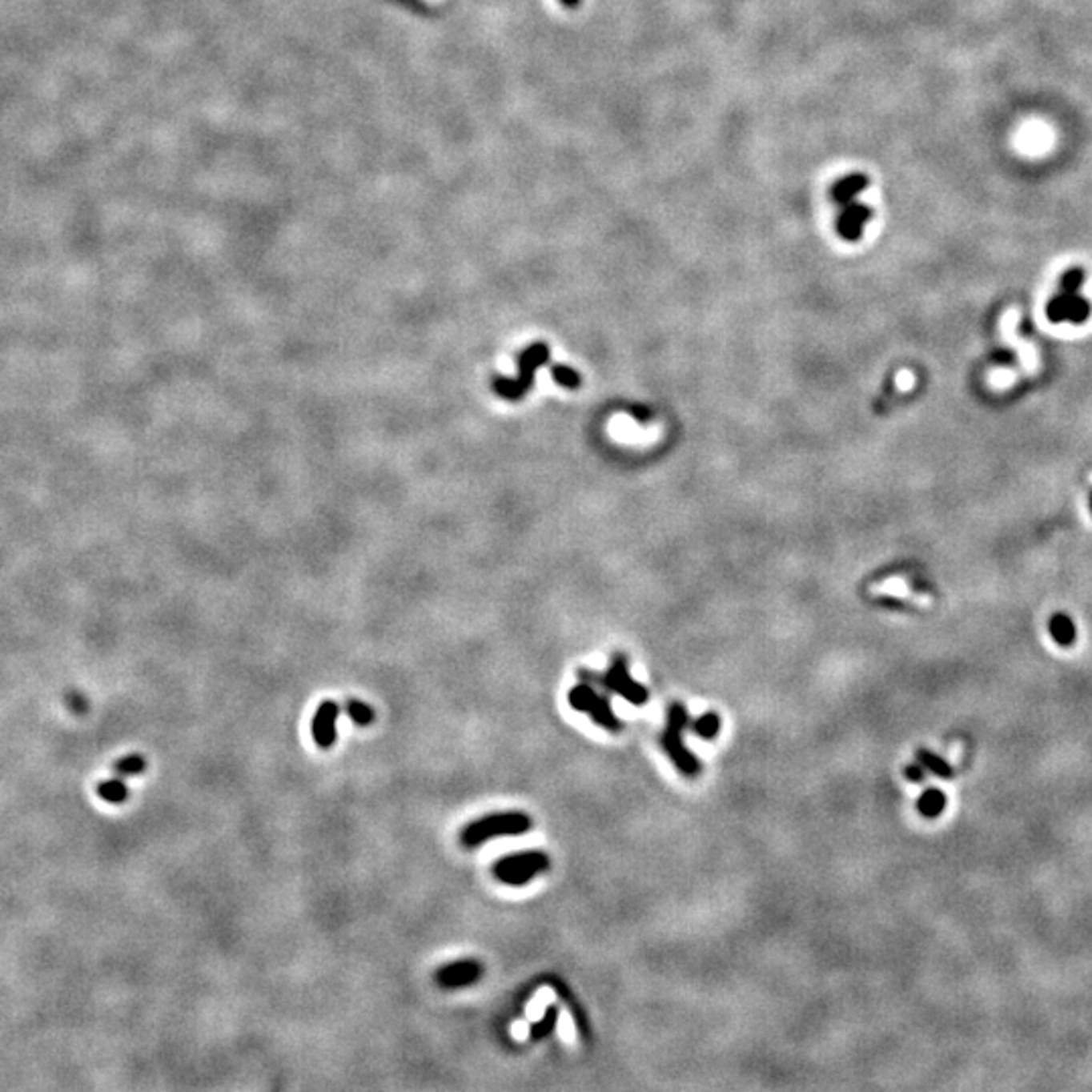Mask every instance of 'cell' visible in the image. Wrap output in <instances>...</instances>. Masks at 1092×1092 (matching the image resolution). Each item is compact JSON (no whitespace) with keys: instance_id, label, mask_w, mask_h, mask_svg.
Segmentation results:
<instances>
[{"instance_id":"cell-1","label":"cell","mask_w":1092,"mask_h":1092,"mask_svg":"<svg viewBox=\"0 0 1092 1092\" xmlns=\"http://www.w3.org/2000/svg\"><path fill=\"white\" fill-rule=\"evenodd\" d=\"M534 821L524 811H498L476 819L461 829L460 841L465 848H478L496 837L524 836L532 829Z\"/></svg>"},{"instance_id":"cell-2","label":"cell","mask_w":1092,"mask_h":1092,"mask_svg":"<svg viewBox=\"0 0 1092 1092\" xmlns=\"http://www.w3.org/2000/svg\"><path fill=\"white\" fill-rule=\"evenodd\" d=\"M692 725L690 721V713H688L686 706L682 702H674L668 709V717H666V729L661 733V747L666 751V755L670 757L672 763L676 765L680 773L684 777H698L700 771H702V765L700 761L696 759L694 753L684 745L682 741V733Z\"/></svg>"},{"instance_id":"cell-3","label":"cell","mask_w":1092,"mask_h":1092,"mask_svg":"<svg viewBox=\"0 0 1092 1092\" xmlns=\"http://www.w3.org/2000/svg\"><path fill=\"white\" fill-rule=\"evenodd\" d=\"M579 678L583 682H589L593 686L603 688L605 692H611V694L621 696L623 700H628L629 705L633 706H644L649 698V692L644 684L636 682L629 674L628 668V657L623 653H617V656L611 660L609 670L601 672H589V670H580Z\"/></svg>"},{"instance_id":"cell-4","label":"cell","mask_w":1092,"mask_h":1092,"mask_svg":"<svg viewBox=\"0 0 1092 1092\" xmlns=\"http://www.w3.org/2000/svg\"><path fill=\"white\" fill-rule=\"evenodd\" d=\"M548 356H551V350L544 342H536V344L528 346L524 352H520L518 356V376L516 379H508V376H496L494 383H492V388L496 393L500 395L506 401H520L526 393L534 384V372H536L538 367L548 363Z\"/></svg>"},{"instance_id":"cell-5","label":"cell","mask_w":1092,"mask_h":1092,"mask_svg":"<svg viewBox=\"0 0 1092 1092\" xmlns=\"http://www.w3.org/2000/svg\"><path fill=\"white\" fill-rule=\"evenodd\" d=\"M548 868H551V857L540 849H528V852L500 857L492 866V874L506 886H526L536 876L548 872Z\"/></svg>"},{"instance_id":"cell-6","label":"cell","mask_w":1092,"mask_h":1092,"mask_svg":"<svg viewBox=\"0 0 1092 1092\" xmlns=\"http://www.w3.org/2000/svg\"><path fill=\"white\" fill-rule=\"evenodd\" d=\"M568 705L576 713L587 714L595 725L609 730V733H619L623 729V722L619 721L617 714L611 709L609 696L599 694L593 684L583 682L579 686H572L571 692H568Z\"/></svg>"},{"instance_id":"cell-7","label":"cell","mask_w":1092,"mask_h":1092,"mask_svg":"<svg viewBox=\"0 0 1092 1092\" xmlns=\"http://www.w3.org/2000/svg\"><path fill=\"white\" fill-rule=\"evenodd\" d=\"M1090 302L1080 294H1064L1058 291L1050 298L1046 303V316L1050 322H1070V324H1084L1090 316Z\"/></svg>"},{"instance_id":"cell-8","label":"cell","mask_w":1092,"mask_h":1092,"mask_svg":"<svg viewBox=\"0 0 1092 1092\" xmlns=\"http://www.w3.org/2000/svg\"><path fill=\"white\" fill-rule=\"evenodd\" d=\"M484 965L478 959H457L436 971L437 986L444 990H464L482 979Z\"/></svg>"},{"instance_id":"cell-9","label":"cell","mask_w":1092,"mask_h":1092,"mask_svg":"<svg viewBox=\"0 0 1092 1092\" xmlns=\"http://www.w3.org/2000/svg\"><path fill=\"white\" fill-rule=\"evenodd\" d=\"M338 717H340V705L334 700H324L311 718V738L324 751L336 745Z\"/></svg>"},{"instance_id":"cell-10","label":"cell","mask_w":1092,"mask_h":1092,"mask_svg":"<svg viewBox=\"0 0 1092 1092\" xmlns=\"http://www.w3.org/2000/svg\"><path fill=\"white\" fill-rule=\"evenodd\" d=\"M872 215L874 211L870 209L864 203H849L848 207H844V211L840 213L836 221V229L837 235L841 237L844 241H849V243H856V241L862 239L864 227L870 223Z\"/></svg>"},{"instance_id":"cell-11","label":"cell","mask_w":1092,"mask_h":1092,"mask_svg":"<svg viewBox=\"0 0 1092 1092\" xmlns=\"http://www.w3.org/2000/svg\"><path fill=\"white\" fill-rule=\"evenodd\" d=\"M870 184V179H868L864 172H852V175L844 176L837 183L832 184L829 188V201L837 207H848L849 203L856 201V197L860 192H864Z\"/></svg>"},{"instance_id":"cell-12","label":"cell","mask_w":1092,"mask_h":1092,"mask_svg":"<svg viewBox=\"0 0 1092 1092\" xmlns=\"http://www.w3.org/2000/svg\"><path fill=\"white\" fill-rule=\"evenodd\" d=\"M1048 629H1050V636H1052V640H1054L1058 645H1062V648H1070V645H1074L1076 625L1066 613L1052 615V617H1050V623H1048Z\"/></svg>"},{"instance_id":"cell-13","label":"cell","mask_w":1092,"mask_h":1092,"mask_svg":"<svg viewBox=\"0 0 1092 1092\" xmlns=\"http://www.w3.org/2000/svg\"><path fill=\"white\" fill-rule=\"evenodd\" d=\"M947 807V795L943 793L941 789H926L925 793L918 797L917 801V809L922 817L926 819H937Z\"/></svg>"},{"instance_id":"cell-14","label":"cell","mask_w":1092,"mask_h":1092,"mask_svg":"<svg viewBox=\"0 0 1092 1092\" xmlns=\"http://www.w3.org/2000/svg\"><path fill=\"white\" fill-rule=\"evenodd\" d=\"M917 761L926 769V771H930L933 775L941 777V779H951V777L955 775V769H953V765L949 763L947 759H943L941 755H937V753L929 751V749H918Z\"/></svg>"},{"instance_id":"cell-15","label":"cell","mask_w":1092,"mask_h":1092,"mask_svg":"<svg viewBox=\"0 0 1092 1092\" xmlns=\"http://www.w3.org/2000/svg\"><path fill=\"white\" fill-rule=\"evenodd\" d=\"M559 1007L556 1006H548L546 1011L542 1014V1018L538 1022H534L532 1028H530V1038L532 1040H544V1038L551 1036L556 1028V1022H559Z\"/></svg>"},{"instance_id":"cell-16","label":"cell","mask_w":1092,"mask_h":1092,"mask_svg":"<svg viewBox=\"0 0 1092 1092\" xmlns=\"http://www.w3.org/2000/svg\"><path fill=\"white\" fill-rule=\"evenodd\" d=\"M721 729H722V721L717 713H705V714H700L696 721H692V730H694V733L698 734L700 738H705V741H713V738H717V734L721 733Z\"/></svg>"},{"instance_id":"cell-17","label":"cell","mask_w":1092,"mask_h":1092,"mask_svg":"<svg viewBox=\"0 0 1092 1092\" xmlns=\"http://www.w3.org/2000/svg\"><path fill=\"white\" fill-rule=\"evenodd\" d=\"M346 714H348V717L352 718V722L359 726H371L376 718L375 709L359 698H350L348 702H346Z\"/></svg>"},{"instance_id":"cell-18","label":"cell","mask_w":1092,"mask_h":1092,"mask_svg":"<svg viewBox=\"0 0 1092 1092\" xmlns=\"http://www.w3.org/2000/svg\"><path fill=\"white\" fill-rule=\"evenodd\" d=\"M1084 269L1082 267H1070L1060 275V283L1058 290L1064 291V294H1078L1080 287L1084 283Z\"/></svg>"},{"instance_id":"cell-19","label":"cell","mask_w":1092,"mask_h":1092,"mask_svg":"<svg viewBox=\"0 0 1092 1092\" xmlns=\"http://www.w3.org/2000/svg\"><path fill=\"white\" fill-rule=\"evenodd\" d=\"M551 375L555 379L556 384L564 388H576L580 384V375L571 367H564V364H559V367L551 368Z\"/></svg>"},{"instance_id":"cell-20","label":"cell","mask_w":1092,"mask_h":1092,"mask_svg":"<svg viewBox=\"0 0 1092 1092\" xmlns=\"http://www.w3.org/2000/svg\"><path fill=\"white\" fill-rule=\"evenodd\" d=\"M99 795L110 803H122L128 797V787L124 781H107L99 785Z\"/></svg>"},{"instance_id":"cell-21","label":"cell","mask_w":1092,"mask_h":1092,"mask_svg":"<svg viewBox=\"0 0 1092 1092\" xmlns=\"http://www.w3.org/2000/svg\"><path fill=\"white\" fill-rule=\"evenodd\" d=\"M146 769V761L142 757L132 755L122 759L120 763L115 765V771L122 773V775H138V773H144Z\"/></svg>"},{"instance_id":"cell-22","label":"cell","mask_w":1092,"mask_h":1092,"mask_svg":"<svg viewBox=\"0 0 1092 1092\" xmlns=\"http://www.w3.org/2000/svg\"><path fill=\"white\" fill-rule=\"evenodd\" d=\"M925 771H926V769L922 767L921 763H910V765H906L905 775H906V779H909V781L922 783V781H925Z\"/></svg>"},{"instance_id":"cell-23","label":"cell","mask_w":1092,"mask_h":1092,"mask_svg":"<svg viewBox=\"0 0 1092 1092\" xmlns=\"http://www.w3.org/2000/svg\"><path fill=\"white\" fill-rule=\"evenodd\" d=\"M567 9H576L580 5V0H560Z\"/></svg>"},{"instance_id":"cell-24","label":"cell","mask_w":1092,"mask_h":1092,"mask_svg":"<svg viewBox=\"0 0 1092 1092\" xmlns=\"http://www.w3.org/2000/svg\"><path fill=\"white\" fill-rule=\"evenodd\" d=\"M1090 512H1092V492H1090Z\"/></svg>"}]
</instances>
